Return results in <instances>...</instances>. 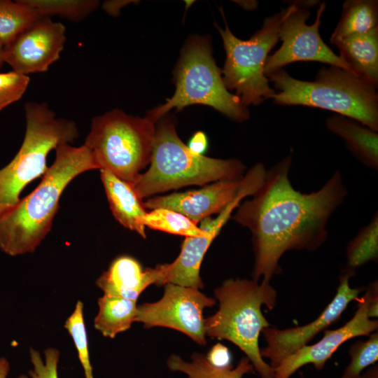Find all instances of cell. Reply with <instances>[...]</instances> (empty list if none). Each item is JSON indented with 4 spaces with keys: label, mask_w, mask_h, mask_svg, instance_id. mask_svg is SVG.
I'll return each instance as SVG.
<instances>
[{
    "label": "cell",
    "mask_w": 378,
    "mask_h": 378,
    "mask_svg": "<svg viewBox=\"0 0 378 378\" xmlns=\"http://www.w3.org/2000/svg\"><path fill=\"white\" fill-rule=\"evenodd\" d=\"M267 77L276 89L271 98L276 104L331 111L378 131L377 88L349 71L322 67L314 81L296 79L283 69Z\"/></svg>",
    "instance_id": "3"
},
{
    "label": "cell",
    "mask_w": 378,
    "mask_h": 378,
    "mask_svg": "<svg viewBox=\"0 0 378 378\" xmlns=\"http://www.w3.org/2000/svg\"><path fill=\"white\" fill-rule=\"evenodd\" d=\"M99 171L109 207L114 218L125 228L146 238L145 227L141 221L147 211L133 185L120 179L108 170Z\"/></svg>",
    "instance_id": "18"
},
{
    "label": "cell",
    "mask_w": 378,
    "mask_h": 378,
    "mask_svg": "<svg viewBox=\"0 0 378 378\" xmlns=\"http://www.w3.org/2000/svg\"><path fill=\"white\" fill-rule=\"evenodd\" d=\"M208 362L218 368L232 367V356L229 349L220 343H217L209 350L206 356Z\"/></svg>",
    "instance_id": "31"
},
{
    "label": "cell",
    "mask_w": 378,
    "mask_h": 378,
    "mask_svg": "<svg viewBox=\"0 0 378 378\" xmlns=\"http://www.w3.org/2000/svg\"><path fill=\"white\" fill-rule=\"evenodd\" d=\"M328 130L344 140L348 149L365 166L378 169V134L349 118L340 115L329 117Z\"/></svg>",
    "instance_id": "19"
},
{
    "label": "cell",
    "mask_w": 378,
    "mask_h": 378,
    "mask_svg": "<svg viewBox=\"0 0 378 378\" xmlns=\"http://www.w3.org/2000/svg\"><path fill=\"white\" fill-rule=\"evenodd\" d=\"M235 2H238L237 4H240L244 8L250 10L255 8L258 5L257 1H241Z\"/></svg>",
    "instance_id": "37"
},
{
    "label": "cell",
    "mask_w": 378,
    "mask_h": 378,
    "mask_svg": "<svg viewBox=\"0 0 378 378\" xmlns=\"http://www.w3.org/2000/svg\"><path fill=\"white\" fill-rule=\"evenodd\" d=\"M292 155L266 169L261 185L231 217L249 230L254 253L253 279L270 283L281 272L279 261L289 251H314L328 236V224L348 195L336 170L312 192L296 190L289 178Z\"/></svg>",
    "instance_id": "1"
},
{
    "label": "cell",
    "mask_w": 378,
    "mask_h": 378,
    "mask_svg": "<svg viewBox=\"0 0 378 378\" xmlns=\"http://www.w3.org/2000/svg\"><path fill=\"white\" fill-rule=\"evenodd\" d=\"M29 81L28 76L13 71L0 73V112L22 98Z\"/></svg>",
    "instance_id": "29"
},
{
    "label": "cell",
    "mask_w": 378,
    "mask_h": 378,
    "mask_svg": "<svg viewBox=\"0 0 378 378\" xmlns=\"http://www.w3.org/2000/svg\"><path fill=\"white\" fill-rule=\"evenodd\" d=\"M26 130L19 150L0 169V214L15 205L24 188L48 169L49 153L79 136L76 122L57 118L46 103L28 102L24 106Z\"/></svg>",
    "instance_id": "6"
},
{
    "label": "cell",
    "mask_w": 378,
    "mask_h": 378,
    "mask_svg": "<svg viewBox=\"0 0 378 378\" xmlns=\"http://www.w3.org/2000/svg\"><path fill=\"white\" fill-rule=\"evenodd\" d=\"M66 27L43 16L4 46V60L18 74L28 76L48 70L60 57L66 42Z\"/></svg>",
    "instance_id": "12"
},
{
    "label": "cell",
    "mask_w": 378,
    "mask_h": 378,
    "mask_svg": "<svg viewBox=\"0 0 378 378\" xmlns=\"http://www.w3.org/2000/svg\"><path fill=\"white\" fill-rule=\"evenodd\" d=\"M370 296L369 286L365 295L358 300V309L347 323L335 330H326L318 342L305 345L287 356L274 369L273 378H290L307 364H312L316 370H322L326 361L343 343L351 338L374 332L378 328V321L368 316Z\"/></svg>",
    "instance_id": "14"
},
{
    "label": "cell",
    "mask_w": 378,
    "mask_h": 378,
    "mask_svg": "<svg viewBox=\"0 0 378 378\" xmlns=\"http://www.w3.org/2000/svg\"><path fill=\"white\" fill-rule=\"evenodd\" d=\"M350 71L377 88L378 27L368 32L330 40Z\"/></svg>",
    "instance_id": "17"
},
{
    "label": "cell",
    "mask_w": 378,
    "mask_h": 378,
    "mask_svg": "<svg viewBox=\"0 0 378 378\" xmlns=\"http://www.w3.org/2000/svg\"><path fill=\"white\" fill-rule=\"evenodd\" d=\"M369 286L370 288V296L368 302V314L370 318H377L378 315L377 281L373 282Z\"/></svg>",
    "instance_id": "33"
},
{
    "label": "cell",
    "mask_w": 378,
    "mask_h": 378,
    "mask_svg": "<svg viewBox=\"0 0 378 378\" xmlns=\"http://www.w3.org/2000/svg\"><path fill=\"white\" fill-rule=\"evenodd\" d=\"M167 365L171 370L183 372L189 378H242L254 369L247 357L242 358L234 368H218L208 362L206 356L199 353L192 355L191 362L172 354L167 359Z\"/></svg>",
    "instance_id": "22"
},
{
    "label": "cell",
    "mask_w": 378,
    "mask_h": 378,
    "mask_svg": "<svg viewBox=\"0 0 378 378\" xmlns=\"http://www.w3.org/2000/svg\"><path fill=\"white\" fill-rule=\"evenodd\" d=\"M37 9L20 1L0 0V43L6 46L21 31L43 17Z\"/></svg>",
    "instance_id": "23"
},
{
    "label": "cell",
    "mask_w": 378,
    "mask_h": 378,
    "mask_svg": "<svg viewBox=\"0 0 378 378\" xmlns=\"http://www.w3.org/2000/svg\"><path fill=\"white\" fill-rule=\"evenodd\" d=\"M10 370V364L4 357H0V378H6Z\"/></svg>",
    "instance_id": "35"
},
{
    "label": "cell",
    "mask_w": 378,
    "mask_h": 378,
    "mask_svg": "<svg viewBox=\"0 0 378 378\" xmlns=\"http://www.w3.org/2000/svg\"><path fill=\"white\" fill-rule=\"evenodd\" d=\"M326 8L325 2L320 4L316 20L311 24L306 23L311 15L308 8L300 7L295 3L286 8L279 30V38L282 44L274 54L267 57L264 68L266 76L284 66L300 61L319 62L351 71L347 64L325 43L320 35L321 16Z\"/></svg>",
    "instance_id": "10"
},
{
    "label": "cell",
    "mask_w": 378,
    "mask_h": 378,
    "mask_svg": "<svg viewBox=\"0 0 378 378\" xmlns=\"http://www.w3.org/2000/svg\"><path fill=\"white\" fill-rule=\"evenodd\" d=\"M358 378H378L377 366H374L369 369L365 374L360 375Z\"/></svg>",
    "instance_id": "36"
},
{
    "label": "cell",
    "mask_w": 378,
    "mask_h": 378,
    "mask_svg": "<svg viewBox=\"0 0 378 378\" xmlns=\"http://www.w3.org/2000/svg\"><path fill=\"white\" fill-rule=\"evenodd\" d=\"M59 354V351L55 348H47L44 351L45 360L43 361L39 352L30 348V360L33 365V370L28 372L30 378H58L57 366ZM17 378L29 377L21 374Z\"/></svg>",
    "instance_id": "30"
},
{
    "label": "cell",
    "mask_w": 378,
    "mask_h": 378,
    "mask_svg": "<svg viewBox=\"0 0 378 378\" xmlns=\"http://www.w3.org/2000/svg\"><path fill=\"white\" fill-rule=\"evenodd\" d=\"M377 27V0H348L342 6L341 17L330 41L351 34L366 33Z\"/></svg>",
    "instance_id": "21"
},
{
    "label": "cell",
    "mask_w": 378,
    "mask_h": 378,
    "mask_svg": "<svg viewBox=\"0 0 378 378\" xmlns=\"http://www.w3.org/2000/svg\"><path fill=\"white\" fill-rule=\"evenodd\" d=\"M207 139L202 132H196L190 139L188 147L189 149L198 155H202L206 149Z\"/></svg>",
    "instance_id": "32"
},
{
    "label": "cell",
    "mask_w": 378,
    "mask_h": 378,
    "mask_svg": "<svg viewBox=\"0 0 378 378\" xmlns=\"http://www.w3.org/2000/svg\"><path fill=\"white\" fill-rule=\"evenodd\" d=\"M159 120L149 168L133 185L141 200L188 186L239 179L247 172L239 160L216 159L192 152L178 136L172 118Z\"/></svg>",
    "instance_id": "4"
},
{
    "label": "cell",
    "mask_w": 378,
    "mask_h": 378,
    "mask_svg": "<svg viewBox=\"0 0 378 378\" xmlns=\"http://www.w3.org/2000/svg\"><path fill=\"white\" fill-rule=\"evenodd\" d=\"M104 295L136 300L150 285L162 286L161 265L144 269L129 255L116 258L96 281Z\"/></svg>",
    "instance_id": "16"
},
{
    "label": "cell",
    "mask_w": 378,
    "mask_h": 378,
    "mask_svg": "<svg viewBox=\"0 0 378 378\" xmlns=\"http://www.w3.org/2000/svg\"><path fill=\"white\" fill-rule=\"evenodd\" d=\"M136 300L104 295L98 299L94 328L104 337L114 338L135 322Z\"/></svg>",
    "instance_id": "20"
},
{
    "label": "cell",
    "mask_w": 378,
    "mask_h": 378,
    "mask_svg": "<svg viewBox=\"0 0 378 378\" xmlns=\"http://www.w3.org/2000/svg\"><path fill=\"white\" fill-rule=\"evenodd\" d=\"M347 270L354 272L370 261L378 259V215L374 214L370 223L363 227L348 243L346 249Z\"/></svg>",
    "instance_id": "24"
},
{
    "label": "cell",
    "mask_w": 378,
    "mask_h": 378,
    "mask_svg": "<svg viewBox=\"0 0 378 378\" xmlns=\"http://www.w3.org/2000/svg\"><path fill=\"white\" fill-rule=\"evenodd\" d=\"M64 327L72 337L85 378H94L90 360L88 341L83 318V304L78 301Z\"/></svg>",
    "instance_id": "27"
},
{
    "label": "cell",
    "mask_w": 378,
    "mask_h": 378,
    "mask_svg": "<svg viewBox=\"0 0 378 378\" xmlns=\"http://www.w3.org/2000/svg\"><path fill=\"white\" fill-rule=\"evenodd\" d=\"M141 222L145 227L186 237L211 236L184 215L167 209L158 208L150 210L146 212Z\"/></svg>",
    "instance_id": "25"
},
{
    "label": "cell",
    "mask_w": 378,
    "mask_h": 378,
    "mask_svg": "<svg viewBox=\"0 0 378 378\" xmlns=\"http://www.w3.org/2000/svg\"><path fill=\"white\" fill-rule=\"evenodd\" d=\"M174 77V95L146 116L153 122L172 108L180 111L191 104L209 106L237 122L248 119L247 107L226 88L222 71L216 66L210 43L205 38L193 36L186 43Z\"/></svg>",
    "instance_id": "7"
},
{
    "label": "cell",
    "mask_w": 378,
    "mask_h": 378,
    "mask_svg": "<svg viewBox=\"0 0 378 378\" xmlns=\"http://www.w3.org/2000/svg\"><path fill=\"white\" fill-rule=\"evenodd\" d=\"M214 294L219 309L204 319L206 335L227 340L238 346L261 378H273L274 370L261 356L259 337L270 324L262 313L265 305L273 309L276 291L270 283L255 279L225 280Z\"/></svg>",
    "instance_id": "5"
},
{
    "label": "cell",
    "mask_w": 378,
    "mask_h": 378,
    "mask_svg": "<svg viewBox=\"0 0 378 378\" xmlns=\"http://www.w3.org/2000/svg\"><path fill=\"white\" fill-rule=\"evenodd\" d=\"M286 8L267 18L262 27L248 39L235 36L225 22L216 26L223 39L226 59L222 71L224 84L234 90L244 106L259 105L271 99L275 90L269 84L264 68L269 52L279 41V30Z\"/></svg>",
    "instance_id": "9"
},
{
    "label": "cell",
    "mask_w": 378,
    "mask_h": 378,
    "mask_svg": "<svg viewBox=\"0 0 378 378\" xmlns=\"http://www.w3.org/2000/svg\"><path fill=\"white\" fill-rule=\"evenodd\" d=\"M155 134L154 122L113 109L95 116L84 144L100 169L134 185L150 164Z\"/></svg>",
    "instance_id": "8"
},
{
    "label": "cell",
    "mask_w": 378,
    "mask_h": 378,
    "mask_svg": "<svg viewBox=\"0 0 378 378\" xmlns=\"http://www.w3.org/2000/svg\"><path fill=\"white\" fill-rule=\"evenodd\" d=\"M366 341H358L349 349V365L340 378H358L367 367L378 359V333L372 332Z\"/></svg>",
    "instance_id": "28"
},
{
    "label": "cell",
    "mask_w": 378,
    "mask_h": 378,
    "mask_svg": "<svg viewBox=\"0 0 378 378\" xmlns=\"http://www.w3.org/2000/svg\"><path fill=\"white\" fill-rule=\"evenodd\" d=\"M132 2V1L127 0L106 1L102 4V8L108 15L112 16H117L120 13V9L122 8Z\"/></svg>",
    "instance_id": "34"
},
{
    "label": "cell",
    "mask_w": 378,
    "mask_h": 378,
    "mask_svg": "<svg viewBox=\"0 0 378 378\" xmlns=\"http://www.w3.org/2000/svg\"><path fill=\"white\" fill-rule=\"evenodd\" d=\"M250 177L249 169L241 178L218 181L200 189L155 196L143 205L146 210L164 208L175 211L197 224L225 208L244 189Z\"/></svg>",
    "instance_id": "15"
},
{
    "label": "cell",
    "mask_w": 378,
    "mask_h": 378,
    "mask_svg": "<svg viewBox=\"0 0 378 378\" xmlns=\"http://www.w3.org/2000/svg\"><path fill=\"white\" fill-rule=\"evenodd\" d=\"M55 159L38 186L0 214V249L10 256L34 252L50 232L66 186L99 166L86 145L56 147Z\"/></svg>",
    "instance_id": "2"
},
{
    "label": "cell",
    "mask_w": 378,
    "mask_h": 378,
    "mask_svg": "<svg viewBox=\"0 0 378 378\" xmlns=\"http://www.w3.org/2000/svg\"><path fill=\"white\" fill-rule=\"evenodd\" d=\"M37 9L44 16H59L79 22L85 19L98 7L97 0H22Z\"/></svg>",
    "instance_id": "26"
},
{
    "label": "cell",
    "mask_w": 378,
    "mask_h": 378,
    "mask_svg": "<svg viewBox=\"0 0 378 378\" xmlns=\"http://www.w3.org/2000/svg\"><path fill=\"white\" fill-rule=\"evenodd\" d=\"M215 303L214 298L200 289L167 284L160 300L137 307L134 321L143 323L146 328L161 326L180 331L204 345L206 341L203 310Z\"/></svg>",
    "instance_id": "11"
},
{
    "label": "cell",
    "mask_w": 378,
    "mask_h": 378,
    "mask_svg": "<svg viewBox=\"0 0 378 378\" xmlns=\"http://www.w3.org/2000/svg\"><path fill=\"white\" fill-rule=\"evenodd\" d=\"M354 272L346 269L333 299L314 321L302 326L281 330L268 327L262 331L267 346L260 349V354L262 358L270 359L269 365L273 370L287 356L307 345L318 333L335 323L351 301L360 299V289L349 286Z\"/></svg>",
    "instance_id": "13"
},
{
    "label": "cell",
    "mask_w": 378,
    "mask_h": 378,
    "mask_svg": "<svg viewBox=\"0 0 378 378\" xmlns=\"http://www.w3.org/2000/svg\"><path fill=\"white\" fill-rule=\"evenodd\" d=\"M4 46L0 43V69L4 64Z\"/></svg>",
    "instance_id": "38"
}]
</instances>
